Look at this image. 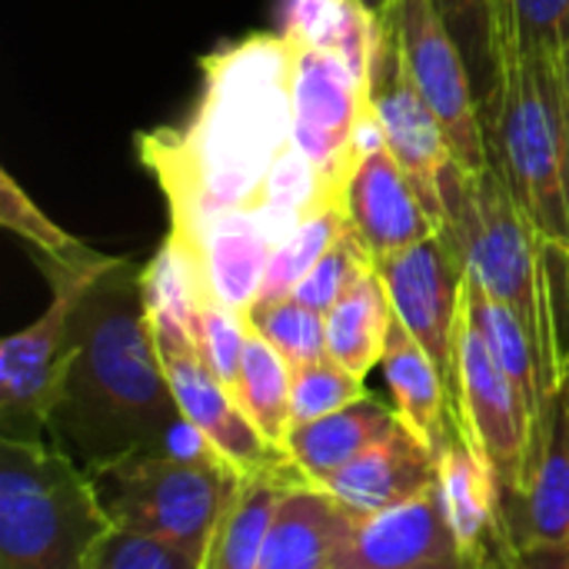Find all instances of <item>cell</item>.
Masks as SVG:
<instances>
[{
    "label": "cell",
    "instance_id": "d4e9b609",
    "mask_svg": "<svg viewBox=\"0 0 569 569\" xmlns=\"http://www.w3.org/2000/svg\"><path fill=\"white\" fill-rule=\"evenodd\" d=\"M463 303H467V317H470L473 330L480 333V340L487 343L490 357L510 377V383L520 390V397H523V403H527V410L533 417V437H537V427L543 420V407H547L550 393H547L543 367H540V357H537V347H533L527 327L520 323V317L510 307L493 300L470 277H467Z\"/></svg>",
    "mask_w": 569,
    "mask_h": 569
},
{
    "label": "cell",
    "instance_id": "484cf974",
    "mask_svg": "<svg viewBox=\"0 0 569 569\" xmlns=\"http://www.w3.org/2000/svg\"><path fill=\"white\" fill-rule=\"evenodd\" d=\"M293 367L280 350H273L250 323H247V347L240 360V380H237V403L250 417V423L277 447L283 450L287 433L293 430Z\"/></svg>",
    "mask_w": 569,
    "mask_h": 569
},
{
    "label": "cell",
    "instance_id": "f1b7e54d",
    "mask_svg": "<svg viewBox=\"0 0 569 569\" xmlns=\"http://www.w3.org/2000/svg\"><path fill=\"white\" fill-rule=\"evenodd\" d=\"M347 230V217L340 207H327L313 217H307L290 237L287 243L273 253L260 297L257 300H277V297H290L297 290V283L313 270V263L343 237Z\"/></svg>",
    "mask_w": 569,
    "mask_h": 569
},
{
    "label": "cell",
    "instance_id": "d6a6232c",
    "mask_svg": "<svg viewBox=\"0 0 569 569\" xmlns=\"http://www.w3.org/2000/svg\"><path fill=\"white\" fill-rule=\"evenodd\" d=\"M520 43L543 57L560 60L569 50V0H513Z\"/></svg>",
    "mask_w": 569,
    "mask_h": 569
},
{
    "label": "cell",
    "instance_id": "30bf717a",
    "mask_svg": "<svg viewBox=\"0 0 569 569\" xmlns=\"http://www.w3.org/2000/svg\"><path fill=\"white\" fill-rule=\"evenodd\" d=\"M150 327H153V343H157L163 373L170 380V390L183 420L200 433L207 447H213L240 473V480L290 463L287 453L277 450L250 423L233 390L203 360L190 327L177 313L150 307Z\"/></svg>",
    "mask_w": 569,
    "mask_h": 569
},
{
    "label": "cell",
    "instance_id": "4fadbf2b",
    "mask_svg": "<svg viewBox=\"0 0 569 569\" xmlns=\"http://www.w3.org/2000/svg\"><path fill=\"white\" fill-rule=\"evenodd\" d=\"M373 270L380 273L390 293L393 317L437 360L450 383L457 367V333L467 293V267L453 240L440 230L373 263Z\"/></svg>",
    "mask_w": 569,
    "mask_h": 569
},
{
    "label": "cell",
    "instance_id": "9c48e42d",
    "mask_svg": "<svg viewBox=\"0 0 569 569\" xmlns=\"http://www.w3.org/2000/svg\"><path fill=\"white\" fill-rule=\"evenodd\" d=\"M390 20L400 60L423 103L440 120L453 163L463 173L490 167L487 123L470 67L430 0H393Z\"/></svg>",
    "mask_w": 569,
    "mask_h": 569
},
{
    "label": "cell",
    "instance_id": "5b68a950",
    "mask_svg": "<svg viewBox=\"0 0 569 569\" xmlns=\"http://www.w3.org/2000/svg\"><path fill=\"white\" fill-rule=\"evenodd\" d=\"M443 233L453 240L467 277L520 317L537 347L547 393H553L567 363L569 333L547 247L493 163L480 173L453 167L443 183Z\"/></svg>",
    "mask_w": 569,
    "mask_h": 569
},
{
    "label": "cell",
    "instance_id": "6da1fadb",
    "mask_svg": "<svg viewBox=\"0 0 569 569\" xmlns=\"http://www.w3.org/2000/svg\"><path fill=\"white\" fill-rule=\"evenodd\" d=\"M200 70L190 117L137 143L170 210L167 240L253 227L280 250L307 217L340 207L293 137L290 43L280 30L253 33L207 53Z\"/></svg>",
    "mask_w": 569,
    "mask_h": 569
},
{
    "label": "cell",
    "instance_id": "8fae6325",
    "mask_svg": "<svg viewBox=\"0 0 569 569\" xmlns=\"http://www.w3.org/2000/svg\"><path fill=\"white\" fill-rule=\"evenodd\" d=\"M87 287L50 290V307L0 343V440H47L73 360V313Z\"/></svg>",
    "mask_w": 569,
    "mask_h": 569
},
{
    "label": "cell",
    "instance_id": "4dcf8cb0",
    "mask_svg": "<svg viewBox=\"0 0 569 569\" xmlns=\"http://www.w3.org/2000/svg\"><path fill=\"white\" fill-rule=\"evenodd\" d=\"M373 270V260L367 257V250L353 240L350 230H343V237L313 263V270L297 283V290L290 297H297L303 307L317 310V313H330L340 297L367 273Z\"/></svg>",
    "mask_w": 569,
    "mask_h": 569
},
{
    "label": "cell",
    "instance_id": "e0dca14e",
    "mask_svg": "<svg viewBox=\"0 0 569 569\" xmlns=\"http://www.w3.org/2000/svg\"><path fill=\"white\" fill-rule=\"evenodd\" d=\"M357 523L353 510L297 473L277 500L257 569H333Z\"/></svg>",
    "mask_w": 569,
    "mask_h": 569
},
{
    "label": "cell",
    "instance_id": "8992f818",
    "mask_svg": "<svg viewBox=\"0 0 569 569\" xmlns=\"http://www.w3.org/2000/svg\"><path fill=\"white\" fill-rule=\"evenodd\" d=\"M110 533L77 460L47 440H0V569H83Z\"/></svg>",
    "mask_w": 569,
    "mask_h": 569
},
{
    "label": "cell",
    "instance_id": "ffe728a7",
    "mask_svg": "<svg viewBox=\"0 0 569 569\" xmlns=\"http://www.w3.org/2000/svg\"><path fill=\"white\" fill-rule=\"evenodd\" d=\"M380 367L393 393L397 420L440 457V450L457 433L450 383L443 370L437 367V360L410 337V330L397 317H393Z\"/></svg>",
    "mask_w": 569,
    "mask_h": 569
},
{
    "label": "cell",
    "instance_id": "cb8c5ba5",
    "mask_svg": "<svg viewBox=\"0 0 569 569\" xmlns=\"http://www.w3.org/2000/svg\"><path fill=\"white\" fill-rule=\"evenodd\" d=\"M393 303L377 270H367L327 313V357L363 377L383 360Z\"/></svg>",
    "mask_w": 569,
    "mask_h": 569
},
{
    "label": "cell",
    "instance_id": "4316f807",
    "mask_svg": "<svg viewBox=\"0 0 569 569\" xmlns=\"http://www.w3.org/2000/svg\"><path fill=\"white\" fill-rule=\"evenodd\" d=\"M447 23L450 37L457 40L487 123V110L500 87V43L503 30L513 17V0H430Z\"/></svg>",
    "mask_w": 569,
    "mask_h": 569
},
{
    "label": "cell",
    "instance_id": "44dd1931",
    "mask_svg": "<svg viewBox=\"0 0 569 569\" xmlns=\"http://www.w3.org/2000/svg\"><path fill=\"white\" fill-rule=\"evenodd\" d=\"M0 223L20 237L27 253L33 257L37 270L47 277L50 290L60 287H87L103 270L113 267L117 257L93 250L80 237L67 233L60 223H53L23 190L20 183L3 170L0 173Z\"/></svg>",
    "mask_w": 569,
    "mask_h": 569
},
{
    "label": "cell",
    "instance_id": "7402d4cb",
    "mask_svg": "<svg viewBox=\"0 0 569 569\" xmlns=\"http://www.w3.org/2000/svg\"><path fill=\"white\" fill-rule=\"evenodd\" d=\"M393 423H397V410L380 397L367 393L363 400L330 417L293 427L287 433L283 453L307 483L323 487L353 457H360L370 443H377Z\"/></svg>",
    "mask_w": 569,
    "mask_h": 569
},
{
    "label": "cell",
    "instance_id": "603a6c76",
    "mask_svg": "<svg viewBox=\"0 0 569 569\" xmlns=\"http://www.w3.org/2000/svg\"><path fill=\"white\" fill-rule=\"evenodd\" d=\"M293 477H297L293 463L247 477L227 513L217 520L197 569H257L270 517Z\"/></svg>",
    "mask_w": 569,
    "mask_h": 569
},
{
    "label": "cell",
    "instance_id": "9a60e30c",
    "mask_svg": "<svg viewBox=\"0 0 569 569\" xmlns=\"http://www.w3.org/2000/svg\"><path fill=\"white\" fill-rule=\"evenodd\" d=\"M333 569H470V563L457 547L440 490L430 487L407 503L360 517Z\"/></svg>",
    "mask_w": 569,
    "mask_h": 569
},
{
    "label": "cell",
    "instance_id": "1f68e13d",
    "mask_svg": "<svg viewBox=\"0 0 569 569\" xmlns=\"http://www.w3.org/2000/svg\"><path fill=\"white\" fill-rule=\"evenodd\" d=\"M200 550H187L177 543L137 537L113 530L87 560L83 569H197L200 567Z\"/></svg>",
    "mask_w": 569,
    "mask_h": 569
},
{
    "label": "cell",
    "instance_id": "d6986e66",
    "mask_svg": "<svg viewBox=\"0 0 569 569\" xmlns=\"http://www.w3.org/2000/svg\"><path fill=\"white\" fill-rule=\"evenodd\" d=\"M437 490L463 560L470 569H480L503 533V500L490 467L460 437V430L437 457Z\"/></svg>",
    "mask_w": 569,
    "mask_h": 569
},
{
    "label": "cell",
    "instance_id": "ac0fdd59",
    "mask_svg": "<svg viewBox=\"0 0 569 569\" xmlns=\"http://www.w3.org/2000/svg\"><path fill=\"white\" fill-rule=\"evenodd\" d=\"M430 487H437V453L397 420L320 490H327L357 517H370L407 503Z\"/></svg>",
    "mask_w": 569,
    "mask_h": 569
},
{
    "label": "cell",
    "instance_id": "277c9868",
    "mask_svg": "<svg viewBox=\"0 0 569 569\" xmlns=\"http://www.w3.org/2000/svg\"><path fill=\"white\" fill-rule=\"evenodd\" d=\"M490 163L553 260L569 267V77L543 60L510 17L500 43V87L487 110Z\"/></svg>",
    "mask_w": 569,
    "mask_h": 569
},
{
    "label": "cell",
    "instance_id": "7c38bea8",
    "mask_svg": "<svg viewBox=\"0 0 569 569\" xmlns=\"http://www.w3.org/2000/svg\"><path fill=\"white\" fill-rule=\"evenodd\" d=\"M370 103H373V120L380 127V137H383L390 157L400 163V170L413 183L417 197L423 200L427 213L443 230L447 227L443 183L457 163H453V153H450L440 120L423 103V97L417 93L413 80L403 70V60H400V50H397L387 17H383L377 57H373Z\"/></svg>",
    "mask_w": 569,
    "mask_h": 569
},
{
    "label": "cell",
    "instance_id": "52a82bcc",
    "mask_svg": "<svg viewBox=\"0 0 569 569\" xmlns=\"http://www.w3.org/2000/svg\"><path fill=\"white\" fill-rule=\"evenodd\" d=\"M87 477L113 530L200 553L243 483L197 430L170 447L87 470Z\"/></svg>",
    "mask_w": 569,
    "mask_h": 569
},
{
    "label": "cell",
    "instance_id": "3957f363",
    "mask_svg": "<svg viewBox=\"0 0 569 569\" xmlns=\"http://www.w3.org/2000/svg\"><path fill=\"white\" fill-rule=\"evenodd\" d=\"M383 17L360 0H287L280 33L293 57V137L343 207L357 160L380 140L373 57Z\"/></svg>",
    "mask_w": 569,
    "mask_h": 569
},
{
    "label": "cell",
    "instance_id": "f546056e",
    "mask_svg": "<svg viewBox=\"0 0 569 569\" xmlns=\"http://www.w3.org/2000/svg\"><path fill=\"white\" fill-rule=\"evenodd\" d=\"M367 393L370 390H367L363 377L350 373L347 367H340L330 357L293 367V393H290L293 427L330 417V413L363 400Z\"/></svg>",
    "mask_w": 569,
    "mask_h": 569
},
{
    "label": "cell",
    "instance_id": "2e32d148",
    "mask_svg": "<svg viewBox=\"0 0 569 569\" xmlns=\"http://www.w3.org/2000/svg\"><path fill=\"white\" fill-rule=\"evenodd\" d=\"M503 530L520 543H569V407L563 383L543 407L523 497L503 510Z\"/></svg>",
    "mask_w": 569,
    "mask_h": 569
},
{
    "label": "cell",
    "instance_id": "7a4b0ae2",
    "mask_svg": "<svg viewBox=\"0 0 569 569\" xmlns=\"http://www.w3.org/2000/svg\"><path fill=\"white\" fill-rule=\"evenodd\" d=\"M183 420L163 373L143 267L117 257L73 313V360L50 420V440L83 470L183 440Z\"/></svg>",
    "mask_w": 569,
    "mask_h": 569
},
{
    "label": "cell",
    "instance_id": "d590c367",
    "mask_svg": "<svg viewBox=\"0 0 569 569\" xmlns=\"http://www.w3.org/2000/svg\"><path fill=\"white\" fill-rule=\"evenodd\" d=\"M560 383H563V393H567V407H569V353H567V363H563V373H560Z\"/></svg>",
    "mask_w": 569,
    "mask_h": 569
},
{
    "label": "cell",
    "instance_id": "5bb4252c",
    "mask_svg": "<svg viewBox=\"0 0 569 569\" xmlns=\"http://www.w3.org/2000/svg\"><path fill=\"white\" fill-rule=\"evenodd\" d=\"M343 217L373 263L440 233L383 137L357 160L343 187Z\"/></svg>",
    "mask_w": 569,
    "mask_h": 569
},
{
    "label": "cell",
    "instance_id": "ba28073f",
    "mask_svg": "<svg viewBox=\"0 0 569 569\" xmlns=\"http://www.w3.org/2000/svg\"><path fill=\"white\" fill-rule=\"evenodd\" d=\"M450 397H453L457 430L490 467L507 510L523 497L530 453H533V417L520 390L497 367L487 343L473 330L467 317V303L457 333V367L450 380Z\"/></svg>",
    "mask_w": 569,
    "mask_h": 569
},
{
    "label": "cell",
    "instance_id": "83f0119b",
    "mask_svg": "<svg viewBox=\"0 0 569 569\" xmlns=\"http://www.w3.org/2000/svg\"><path fill=\"white\" fill-rule=\"evenodd\" d=\"M243 317L273 350L287 357L290 367L327 357V317L303 307L297 297L257 300Z\"/></svg>",
    "mask_w": 569,
    "mask_h": 569
},
{
    "label": "cell",
    "instance_id": "836d02e7",
    "mask_svg": "<svg viewBox=\"0 0 569 569\" xmlns=\"http://www.w3.org/2000/svg\"><path fill=\"white\" fill-rule=\"evenodd\" d=\"M480 569H569V543H520L503 530Z\"/></svg>",
    "mask_w": 569,
    "mask_h": 569
},
{
    "label": "cell",
    "instance_id": "e575fe53",
    "mask_svg": "<svg viewBox=\"0 0 569 569\" xmlns=\"http://www.w3.org/2000/svg\"><path fill=\"white\" fill-rule=\"evenodd\" d=\"M367 10H373L377 17H383V13H390V7H393V0H360Z\"/></svg>",
    "mask_w": 569,
    "mask_h": 569
},
{
    "label": "cell",
    "instance_id": "8d00e7d4",
    "mask_svg": "<svg viewBox=\"0 0 569 569\" xmlns=\"http://www.w3.org/2000/svg\"><path fill=\"white\" fill-rule=\"evenodd\" d=\"M563 60H567V77H569V50H567V57H563Z\"/></svg>",
    "mask_w": 569,
    "mask_h": 569
}]
</instances>
